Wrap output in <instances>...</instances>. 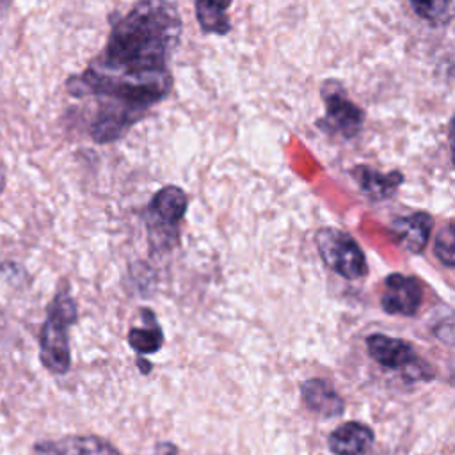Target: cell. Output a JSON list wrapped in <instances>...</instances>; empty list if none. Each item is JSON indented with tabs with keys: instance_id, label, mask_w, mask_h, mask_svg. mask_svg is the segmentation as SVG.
Instances as JSON below:
<instances>
[{
	"instance_id": "8fae6325",
	"label": "cell",
	"mask_w": 455,
	"mask_h": 455,
	"mask_svg": "<svg viewBox=\"0 0 455 455\" xmlns=\"http://www.w3.org/2000/svg\"><path fill=\"white\" fill-rule=\"evenodd\" d=\"M187 212V194L174 185H167L160 188L151 203H149V213L158 224L164 226H176Z\"/></svg>"
},
{
	"instance_id": "7a4b0ae2",
	"label": "cell",
	"mask_w": 455,
	"mask_h": 455,
	"mask_svg": "<svg viewBox=\"0 0 455 455\" xmlns=\"http://www.w3.org/2000/svg\"><path fill=\"white\" fill-rule=\"evenodd\" d=\"M76 304L66 291L55 295L48 306L46 320L39 332V357L52 373H66L71 364L69 327L76 322Z\"/></svg>"
},
{
	"instance_id": "30bf717a",
	"label": "cell",
	"mask_w": 455,
	"mask_h": 455,
	"mask_svg": "<svg viewBox=\"0 0 455 455\" xmlns=\"http://www.w3.org/2000/svg\"><path fill=\"white\" fill-rule=\"evenodd\" d=\"M373 443V430L359 421H347L329 434L327 444L334 455H363Z\"/></svg>"
},
{
	"instance_id": "ba28073f",
	"label": "cell",
	"mask_w": 455,
	"mask_h": 455,
	"mask_svg": "<svg viewBox=\"0 0 455 455\" xmlns=\"http://www.w3.org/2000/svg\"><path fill=\"white\" fill-rule=\"evenodd\" d=\"M43 455H121L110 443L96 435H68L36 446Z\"/></svg>"
},
{
	"instance_id": "7c38bea8",
	"label": "cell",
	"mask_w": 455,
	"mask_h": 455,
	"mask_svg": "<svg viewBox=\"0 0 455 455\" xmlns=\"http://www.w3.org/2000/svg\"><path fill=\"white\" fill-rule=\"evenodd\" d=\"M355 176L359 187L373 199H384L393 196V192L398 188L402 183V174L393 171V172H379L368 165H359L352 171Z\"/></svg>"
},
{
	"instance_id": "5b68a950",
	"label": "cell",
	"mask_w": 455,
	"mask_h": 455,
	"mask_svg": "<svg viewBox=\"0 0 455 455\" xmlns=\"http://www.w3.org/2000/svg\"><path fill=\"white\" fill-rule=\"evenodd\" d=\"M322 100L325 103V116L318 121V128L345 139H352L359 133L364 112L347 98L338 82L327 80L322 85Z\"/></svg>"
},
{
	"instance_id": "9c48e42d",
	"label": "cell",
	"mask_w": 455,
	"mask_h": 455,
	"mask_svg": "<svg viewBox=\"0 0 455 455\" xmlns=\"http://www.w3.org/2000/svg\"><path fill=\"white\" fill-rule=\"evenodd\" d=\"M306 407L320 418H336L343 412L345 402L323 379H309L300 386Z\"/></svg>"
},
{
	"instance_id": "2e32d148",
	"label": "cell",
	"mask_w": 455,
	"mask_h": 455,
	"mask_svg": "<svg viewBox=\"0 0 455 455\" xmlns=\"http://www.w3.org/2000/svg\"><path fill=\"white\" fill-rule=\"evenodd\" d=\"M434 251L443 265L453 267V263H455V233H453L451 222H446V226L437 233Z\"/></svg>"
},
{
	"instance_id": "6da1fadb",
	"label": "cell",
	"mask_w": 455,
	"mask_h": 455,
	"mask_svg": "<svg viewBox=\"0 0 455 455\" xmlns=\"http://www.w3.org/2000/svg\"><path fill=\"white\" fill-rule=\"evenodd\" d=\"M181 28V18L169 0H139L112 25L103 55L69 78V92L107 98L101 108L132 126L169 92L167 62Z\"/></svg>"
},
{
	"instance_id": "5bb4252c",
	"label": "cell",
	"mask_w": 455,
	"mask_h": 455,
	"mask_svg": "<svg viewBox=\"0 0 455 455\" xmlns=\"http://www.w3.org/2000/svg\"><path fill=\"white\" fill-rule=\"evenodd\" d=\"M228 4L219 0H196V18L203 32L224 36L229 32V18H228Z\"/></svg>"
},
{
	"instance_id": "277c9868",
	"label": "cell",
	"mask_w": 455,
	"mask_h": 455,
	"mask_svg": "<svg viewBox=\"0 0 455 455\" xmlns=\"http://www.w3.org/2000/svg\"><path fill=\"white\" fill-rule=\"evenodd\" d=\"M323 263L345 279H361L368 272L364 252L359 243L345 231L323 228L315 236Z\"/></svg>"
},
{
	"instance_id": "4fadbf2b",
	"label": "cell",
	"mask_w": 455,
	"mask_h": 455,
	"mask_svg": "<svg viewBox=\"0 0 455 455\" xmlns=\"http://www.w3.org/2000/svg\"><path fill=\"white\" fill-rule=\"evenodd\" d=\"M140 316L144 318V323H142V327L130 329L128 343L137 354L146 355V354L156 352L162 347L164 336L158 327V322L155 320V315L149 309H142Z\"/></svg>"
},
{
	"instance_id": "3957f363",
	"label": "cell",
	"mask_w": 455,
	"mask_h": 455,
	"mask_svg": "<svg viewBox=\"0 0 455 455\" xmlns=\"http://www.w3.org/2000/svg\"><path fill=\"white\" fill-rule=\"evenodd\" d=\"M366 348L373 361L389 370L400 368L403 377L411 382L432 380L435 377L434 366L419 359L412 345H409L405 339L386 334H371L366 338Z\"/></svg>"
},
{
	"instance_id": "9a60e30c",
	"label": "cell",
	"mask_w": 455,
	"mask_h": 455,
	"mask_svg": "<svg viewBox=\"0 0 455 455\" xmlns=\"http://www.w3.org/2000/svg\"><path fill=\"white\" fill-rule=\"evenodd\" d=\"M412 11L430 25H448L451 20V0H409Z\"/></svg>"
},
{
	"instance_id": "52a82bcc",
	"label": "cell",
	"mask_w": 455,
	"mask_h": 455,
	"mask_svg": "<svg viewBox=\"0 0 455 455\" xmlns=\"http://www.w3.org/2000/svg\"><path fill=\"white\" fill-rule=\"evenodd\" d=\"M432 231V217L425 212H416L398 217L391 224V235L405 251L419 254L427 247Z\"/></svg>"
},
{
	"instance_id": "8992f818",
	"label": "cell",
	"mask_w": 455,
	"mask_h": 455,
	"mask_svg": "<svg viewBox=\"0 0 455 455\" xmlns=\"http://www.w3.org/2000/svg\"><path fill=\"white\" fill-rule=\"evenodd\" d=\"M423 299L421 284L416 277L403 274H389L384 281L380 306L389 315L412 316L418 313Z\"/></svg>"
},
{
	"instance_id": "e0dca14e",
	"label": "cell",
	"mask_w": 455,
	"mask_h": 455,
	"mask_svg": "<svg viewBox=\"0 0 455 455\" xmlns=\"http://www.w3.org/2000/svg\"><path fill=\"white\" fill-rule=\"evenodd\" d=\"M4 187H5V167H4V164L0 160V192L4 190Z\"/></svg>"
}]
</instances>
